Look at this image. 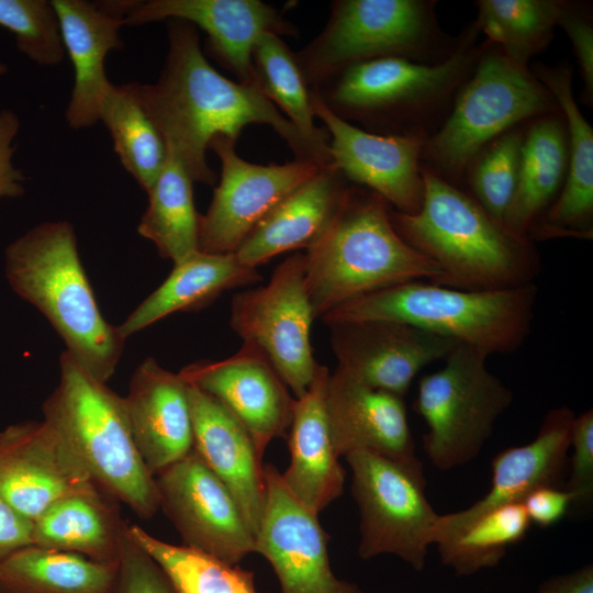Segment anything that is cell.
I'll return each instance as SVG.
<instances>
[{
  "instance_id": "obj_35",
  "label": "cell",
  "mask_w": 593,
  "mask_h": 593,
  "mask_svg": "<svg viewBox=\"0 0 593 593\" xmlns=\"http://www.w3.org/2000/svg\"><path fill=\"white\" fill-rule=\"evenodd\" d=\"M561 5L562 0H478L473 22L510 61L528 68L551 42Z\"/></svg>"
},
{
  "instance_id": "obj_21",
  "label": "cell",
  "mask_w": 593,
  "mask_h": 593,
  "mask_svg": "<svg viewBox=\"0 0 593 593\" xmlns=\"http://www.w3.org/2000/svg\"><path fill=\"white\" fill-rule=\"evenodd\" d=\"M97 486L44 422L0 432V496L30 521L70 493Z\"/></svg>"
},
{
  "instance_id": "obj_37",
  "label": "cell",
  "mask_w": 593,
  "mask_h": 593,
  "mask_svg": "<svg viewBox=\"0 0 593 593\" xmlns=\"http://www.w3.org/2000/svg\"><path fill=\"white\" fill-rule=\"evenodd\" d=\"M127 534L159 566L175 593H258L254 572L237 564L166 542L138 525H127Z\"/></svg>"
},
{
  "instance_id": "obj_43",
  "label": "cell",
  "mask_w": 593,
  "mask_h": 593,
  "mask_svg": "<svg viewBox=\"0 0 593 593\" xmlns=\"http://www.w3.org/2000/svg\"><path fill=\"white\" fill-rule=\"evenodd\" d=\"M113 593H175L159 566L131 539L127 527L122 540Z\"/></svg>"
},
{
  "instance_id": "obj_1",
  "label": "cell",
  "mask_w": 593,
  "mask_h": 593,
  "mask_svg": "<svg viewBox=\"0 0 593 593\" xmlns=\"http://www.w3.org/2000/svg\"><path fill=\"white\" fill-rule=\"evenodd\" d=\"M168 53L155 83L137 82L142 104L167 148L191 179L209 186L216 175L206 150L217 136L234 142L248 124L270 125L294 152L295 159L331 164L329 148L305 139L257 83L233 81L216 71L200 46L197 27L168 20Z\"/></svg>"
},
{
  "instance_id": "obj_9",
  "label": "cell",
  "mask_w": 593,
  "mask_h": 593,
  "mask_svg": "<svg viewBox=\"0 0 593 593\" xmlns=\"http://www.w3.org/2000/svg\"><path fill=\"white\" fill-rule=\"evenodd\" d=\"M434 0H337L323 31L295 54L303 77L316 88L343 68L401 57L438 63L451 56L460 34L441 30Z\"/></svg>"
},
{
  "instance_id": "obj_33",
  "label": "cell",
  "mask_w": 593,
  "mask_h": 593,
  "mask_svg": "<svg viewBox=\"0 0 593 593\" xmlns=\"http://www.w3.org/2000/svg\"><path fill=\"white\" fill-rule=\"evenodd\" d=\"M192 184L182 164L167 148L165 165L147 191L148 206L137 232L174 265L199 251L200 214L194 206Z\"/></svg>"
},
{
  "instance_id": "obj_11",
  "label": "cell",
  "mask_w": 593,
  "mask_h": 593,
  "mask_svg": "<svg viewBox=\"0 0 593 593\" xmlns=\"http://www.w3.org/2000/svg\"><path fill=\"white\" fill-rule=\"evenodd\" d=\"M345 459L351 469V494L360 516L359 557L368 560L393 555L423 571L440 514L426 496L421 460L367 450L349 452Z\"/></svg>"
},
{
  "instance_id": "obj_29",
  "label": "cell",
  "mask_w": 593,
  "mask_h": 593,
  "mask_svg": "<svg viewBox=\"0 0 593 593\" xmlns=\"http://www.w3.org/2000/svg\"><path fill=\"white\" fill-rule=\"evenodd\" d=\"M260 280L257 269L244 266L235 253L199 250L174 265L166 280L118 326L119 333L126 339L170 314L198 311L228 290Z\"/></svg>"
},
{
  "instance_id": "obj_17",
  "label": "cell",
  "mask_w": 593,
  "mask_h": 593,
  "mask_svg": "<svg viewBox=\"0 0 593 593\" xmlns=\"http://www.w3.org/2000/svg\"><path fill=\"white\" fill-rule=\"evenodd\" d=\"M328 326L339 369L365 385L401 398L424 367L444 360L458 345L444 336L393 321Z\"/></svg>"
},
{
  "instance_id": "obj_23",
  "label": "cell",
  "mask_w": 593,
  "mask_h": 593,
  "mask_svg": "<svg viewBox=\"0 0 593 593\" xmlns=\"http://www.w3.org/2000/svg\"><path fill=\"white\" fill-rule=\"evenodd\" d=\"M123 403L137 450L153 477L193 450L188 384L154 358L135 369Z\"/></svg>"
},
{
  "instance_id": "obj_15",
  "label": "cell",
  "mask_w": 593,
  "mask_h": 593,
  "mask_svg": "<svg viewBox=\"0 0 593 593\" xmlns=\"http://www.w3.org/2000/svg\"><path fill=\"white\" fill-rule=\"evenodd\" d=\"M265 507L256 552L271 564L280 593H363L355 583L338 579L329 563L328 535L318 515L287 488L271 463L264 465Z\"/></svg>"
},
{
  "instance_id": "obj_41",
  "label": "cell",
  "mask_w": 593,
  "mask_h": 593,
  "mask_svg": "<svg viewBox=\"0 0 593 593\" xmlns=\"http://www.w3.org/2000/svg\"><path fill=\"white\" fill-rule=\"evenodd\" d=\"M572 455L563 489L572 496V505L591 507L593 502V410L575 415L572 423Z\"/></svg>"
},
{
  "instance_id": "obj_7",
  "label": "cell",
  "mask_w": 593,
  "mask_h": 593,
  "mask_svg": "<svg viewBox=\"0 0 593 593\" xmlns=\"http://www.w3.org/2000/svg\"><path fill=\"white\" fill-rule=\"evenodd\" d=\"M60 377L43 404L44 422L93 483L141 518L159 510L155 478L133 439L123 396L83 370L65 350Z\"/></svg>"
},
{
  "instance_id": "obj_27",
  "label": "cell",
  "mask_w": 593,
  "mask_h": 593,
  "mask_svg": "<svg viewBox=\"0 0 593 593\" xmlns=\"http://www.w3.org/2000/svg\"><path fill=\"white\" fill-rule=\"evenodd\" d=\"M329 373L326 366L318 365L306 392L295 399L287 435L291 459L281 473L289 491L317 515L342 495L345 483L326 410Z\"/></svg>"
},
{
  "instance_id": "obj_44",
  "label": "cell",
  "mask_w": 593,
  "mask_h": 593,
  "mask_svg": "<svg viewBox=\"0 0 593 593\" xmlns=\"http://www.w3.org/2000/svg\"><path fill=\"white\" fill-rule=\"evenodd\" d=\"M19 130L18 114L11 109L0 110V198H19L24 193L25 176L12 161Z\"/></svg>"
},
{
  "instance_id": "obj_38",
  "label": "cell",
  "mask_w": 593,
  "mask_h": 593,
  "mask_svg": "<svg viewBox=\"0 0 593 593\" xmlns=\"http://www.w3.org/2000/svg\"><path fill=\"white\" fill-rule=\"evenodd\" d=\"M532 526L522 502L499 506L475 519L457 538L437 545L444 566L468 577L500 563L507 549L521 542Z\"/></svg>"
},
{
  "instance_id": "obj_20",
  "label": "cell",
  "mask_w": 593,
  "mask_h": 593,
  "mask_svg": "<svg viewBox=\"0 0 593 593\" xmlns=\"http://www.w3.org/2000/svg\"><path fill=\"white\" fill-rule=\"evenodd\" d=\"M168 20H182L203 30L211 55L243 83H256L251 55L261 34H298L273 7L259 0L131 1L124 25Z\"/></svg>"
},
{
  "instance_id": "obj_24",
  "label": "cell",
  "mask_w": 593,
  "mask_h": 593,
  "mask_svg": "<svg viewBox=\"0 0 593 593\" xmlns=\"http://www.w3.org/2000/svg\"><path fill=\"white\" fill-rule=\"evenodd\" d=\"M534 76L549 90L566 121L568 169L562 188L547 212L535 224L529 238L535 240L571 237L589 240L593 236V128L580 111L572 91V66L535 64Z\"/></svg>"
},
{
  "instance_id": "obj_42",
  "label": "cell",
  "mask_w": 593,
  "mask_h": 593,
  "mask_svg": "<svg viewBox=\"0 0 593 593\" xmlns=\"http://www.w3.org/2000/svg\"><path fill=\"white\" fill-rule=\"evenodd\" d=\"M558 26L571 42L583 82L582 100L593 103V19L592 5L582 1L562 0Z\"/></svg>"
},
{
  "instance_id": "obj_39",
  "label": "cell",
  "mask_w": 593,
  "mask_h": 593,
  "mask_svg": "<svg viewBox=\"0 0 593 593\" xmlns=\"http://www.w3.org/2000/svg\"><path fill=\"white\" fill-rule=\"evenodd\" d=\"M526 123L488 143L469 163L461 181L467 192L503 224L516 189Z\"/></svg>"
},
{
  "instance_id": "obj_26",
  "label": "cell",
  "mask_w": 593,
  "mask_h": 593,
  "mask_svg": "<svg viewBox=\"0 0 593 593\" xmlns=\"http://www.w3.org/2000/svg\"><path fill=\"white\" fill-rule=\"evenodd\" d=\"M326 410L339 457L356 450L416 457L404 398L365 385L337 367L328 376Z\"/></svg>"
},
{
  "instance_id": "obj_40",
  "label": "cell",
  "mask_w": 593,
  "mask_h": 593,
  "mask_svg": "<svg viewBox=\"0 0 593 593\" xmlns=\"http://www.w3.org/2000/svg\"><path fill=\"white\" fill-rule=\"evenodd\" d=\"M0 26L13 34L18 49L42 67L65 57L59 19L52 1L0 0Z\"/></svg>"
},
{
  "instance_id": "obj_3",
  "label": "cell",
  "mask_w": 593,
  "mask_h": 593,
  "mask_svg": "<svg viewBox=\"0 0 593 593\" xmlns=\"http://www.w3.org/2000/svg\"><path fill=\"white\" fill-rule=\"evenodd\" d=\"M471 22L460 33L455 53L427 64L385 57L343 68L316 88L340 119L356 121L380 135L426 139L447 116L452 100L471 75L484 46Z\"/></svg>"
},
{
  "instance_id": "obj_46",
  "label": "cell",
  "mask_w": 593,
  "mask_h": 593,
  "mask_svg": "<svg viewBox=\"0 0 593 593\" xmlns=\"http://www.w3.org/2000/svg\"><path fill=\"white\" fill-rule=\"evenodd\" d=\"M33 522L0 496V562L16 550L33 545Z\"/></svg>"
},
{
  "instance_id": "obj_10",
  "label": "cell",
  "mask_w": 593,
  "mask_h": 593,
  "mask_svg": "<svg viewBox=\"0 0 593 593\" xmlns=\"http://www.w3.org/2000/svg\"><path fill=\"white\" fill-rule=\"evenodd\" d=\"M488 354L458 344L438 370L419 379L413 410L425 421L423 448L447 471L479 456L513 392L486 367Z\"/></svg>"
},
{
  "instance_id": "obj_36",
  "label": "cell",
  "mask_w": 593,
  "mask_h": 593,
  "mask_svg": "<svg viewBox=\"0 0 593 593\" xmlns=\"http://www.w3.org/2000/svg\"><path fill=\"white\" fill-rule=\"evenodd\" d=\"M256 83L299 133L322 148H329L326 128L314 123L311 89L299 67L295 54L279 35L264 33L253 48Z\"/></svg>"
},
{
  "instance_id": "obj_30",
  "label": "cell",
  "mask_w": 593,
  "mask_h": 593,
  "mask_svg": "<svg viewBox=\"0 0 593 593\" xmlns=\"http://www.w3.org/2000/svg\"><path fill=\"white\" fill-rule=\"evenodd\" d=\"M119 503L98 486L65 495L33 521V545L116 563L127 527Z\"/></svg>"
},
{
  "instance_id": "obj_16",
  "label": "cell",
  "mask_w": 593,
  "mask_h": 593,
  "mask_svg": "<svg viewBox=\"0 0 593 593\" xmlns=\"http://www.w3.org/2000/svg\"><path fill=\"white\" fill-rule=\"evenodd\" d=\"M314 115L326 126L332 164L350 183L381 197L394 211L415 214L422 206V148L416 136L380 135L337 116L311 89Z\"/></svg>"
},
{
  "instance_id": "obj_18",
  "label": "cell",
  "mask_w": 593,
  "mask_h": 593,
  "mask_svg": "<svg viewBox=\"0 0 593 593\" xmlns=\"http://www.w3.org/2000/svg\"><path fill=\"white\" fill-rule=\"evenodd\" d=\"M179 374L217 400L243 424L261 458L272 439L287 437L295 398L255 346L243 343L235 355L193 362Z\"/></svg>"
},
{
  "instance_id": "obj_31",
  "label": "cell",
  "mask_w": 593,
  "mask_h": 593,
  "mask_svg": "<svg viewBox=\"0 0 593 593\" xmlns=\"http://www.w3.org/2000/svg\"><path fill=\"white\" fill-rule=\"evenodd\" d=\"M568 157V131L560 111L525 124L516 189L504 219L512 233L530 239V231L562 188Z\"/></svg>"
},
{
  "instance_id": "obj_4",
  "label": "cell",
  "mask_w": 593,
  "mask_h": 593,
  "mask_svg": "<svg viewBox=\"0 0 593 593\" xmlns=\"http://www.w3.org/2000/svg\"><path fill=\"white\" fill-rule=\"evenodd\" d=\"M4 272L11 289L47 318L77 363L107 383L125 339L98 306L72 224L44 222L19 236L5 248Z\"/></svg>"
},
{
  "instance_id": "obj_22",
  "label": "cell",
  "mask_w": 593,
  "mask_h": 593,
  "mask_svg": "<svg viewBox=\"0 0 593 593\" xmlns=\"http://www.w3.org/2000/svg\"><path fill=\"white\" fill-rule=\"evenodd\" d=\"M59 19L65 54L74 68V86L65 111L72 130L99 122L101 99L111 85L104 70L108 54L123 47L120 34L130 0H52Z\"/></svg>"
},
{
  "instance_id": "obj_19",
  "label": "cell",
  "mask_w": 593,
  "mask_h": 593,
  "mask_svg": "<svg viewBox=\"0 0 593 593\" xmlns=\"http://www.w3.org/2000/svg\"><path fill=\"white\" fill-rule=\"evenodd\" d=\"M574 417L570 407H555L546 413L532 441L496 454L491 460L489 492L465 510L439 515L434 545L451 541L483 514L523 502L536 489L563 488Z\"/></svg>"
},
{
  "instance_id": "obj_45",
  "label": "cell",
  "mask_w": 593,
  "mask_h": 593,
  "mask_svg": "<svg viewBox=\"0 0 593 593\" xmlns=\"http://www.w3.org/2000/svg\"><path fill=\"white\" fill-rule=\"evenodd\" d=\"M532 524L547 528L559 523L571 508L572 496L563 488L544 486L523 500Z\"/></svg>"
},
{
  "instance_id": "obj_5",
  "label": "cell",
  "mask_w": 593,
  "mask_h": 593,
  "mask_svg": "<svg viewBox=\"0 0 593 593\" xmlns=\"http://www.w3.org/2000/svg\"><path fill=\"white\" fill-rule=\"evenodd\" d=\"M390 213L381 197L349 186L329 225L303 254L315 317L394 284L439 281L438 267L398 234Z\"/></svg>"
},
{
  "instance_id": "obj_28",
  "label": "cell",
  "mask_w": 593,
  "mask_h": 593,
  "mask_svg": "<svg viewBox=\"0 0 593 593\" xmlns=\"http://www.w3.org/2000/svg\"><path fill=\"white\" fill-rule=\"evenodd\" d=\"M351 183L331 163L275 206L235 251L256 268L286 251L309 248L335 216Z\"/></svg>"
},
{
  "instance_id": "obj_48",
  "label": "cell",
  "mask_w": 593,
  "mask_h": 593,
  "mask_svg": "<svg viewBox=\"0 0 593 593\" xmlns=\"http://www.w3.org/2000/svg\"><path fill=\"white\" fill-rule=\"evenodd\" d=\"M8 71V66L0 59V77L5 75Z\"/></svg>"
},
{
  "instance_id": "obj_34",
  "label": "cell",
  "mask_w": 593,
  "mask_h": 593,
  "mask_svg": "<svg viewBox=\"0 0 593 593\" xmlns=\"http://www.w3.org/2000/svg\"><path fill=\"white\" fill-rule=\"evenodd\" d=\"M99 121L125 170L147 192L165 165L167 147L142 104L137 82L111 83L100 102Z\"/></svg>"
},
{
  "instance_id": "obj_6",
  "label": "cell",
  "mask_w": 593,
  "mask_h": 593,
  "mask_svg": "<svg viewBox=\"0 0 593 593\" xmlns=\"http://www.w3.org/2000/svg\"><path fill=\"white\" fill-rule=\"evenodd\" d=\"M536 299L535 283L471 291L415 280L356 298L321 318L327 325L378 320L405 323L490 356L513 353L524 344Z\"/></svg>"
},
{
  "instance_id": "obj_14",
  "label": "cell",
  "mask_w": 593,
  "mask_h": 593,
  "mask_svg": "<svg viewBox=\"0 0 593 593\" xmlns=\"http://www.w3.org/2000/svg\"><path fill=\"white\" fill-rule=\"evenodd\" d=\"M154 478L159 508L186 546L228 564L256 552V537L235 497L194 450Z\"/></svg>"
},
{
  "instance_id": "obj_32",
  "label": "cell",
  "mask_w": 593,
  "mask_h": 593,
  "mask_svg": "<svg viewBox=\"0 0 593 593\" xmlns=\"http://www.w3.org/2000/svg\"><path fill=\"white\" fill-rule=\"evenodd\" d=\"M119 562L30 545L0 562V593H113Z\"/></svg>"
},
{
  "instance_id": "obj_8",
  "label": "cell",
  "mask_w": 593,
  "mask_h": 593,
  "mask_svg": "<svg viewBox=\"0 0 593 593\" xmlns=\"http://www.w3.org/2000/svg\"><path fill=\"white\" fill-rule=\"evenodd\" d=\"M549 90L528 68L485 46L450 110L422 148V166L459 186L472 158L492 139L535 118L559 112Z\"/></svg>"
},
{
  "instance_id": "obj_25",
  "label": "cell",
  "mask_w": 593,
  "mask_h": 593,
  "mask_svg": "<svg viewBox=\"0 0 593 593\" xmlns=\"http://www.w3.org/2000/svg\"><path fill=\"white\" fill-rule=\"evenodd\" d=\"M187 384L193 450L231 491L256 537L266 495L262 458L247 429L226 407Z\"/></svg>"
},
{
  "instance_id": "obj_13",
  "label": "cell",
  "mask_w": 593,
  "mask_h": 593,
  "mask_svg": "<svg viewBox=\"0 0 593 593\" xmlns=\"http://www.w3.org/2000/svg\"><path fill=\"white\" fill-rule=\"evenodd\" d=\"M234 141L217 136L210 148L221 160V179L199 219V250L235 253L258 223L287 195L325 167L295 159L283 165L244 160Z\"/></svg>"
},
{
  "instance_id": "obj_47",
  "label": "cell",
  "mask_w": 593,
  "mask_h": 593,
  "mask_svg": "<svg viewBox=\"0 0 593 593\" xmlns=\"http://www.w3.org/2000/svg\"><path fill=\"white\" fill-rule=\"evenodd\" d=\"M535 593H593V566L586 563L571 572L547 579Z\"/></svg>"
},
{
  "instance_id": "obj_2",
  "label": "cell",
  "mask_w": 593,
  "mask_h": 593,
  "mask_svg": "<svg viewBox=\"0 0 593 593\" xmlns=\"http://www.w3.org/2000/svg\"><path fill=\"white\" fill-rule=\"evenodd\" d=\"M424 197L415 214L391 208L398 234L441 272L436 284L484 291L534 283L535 243L512 233L466 190L422 168Z\"/></svg>"
},
{
  "instance_id": "obj_12",
  "label": "cell",
  "mask_w": 593,
  "mask_h": 593,
  "mask_svg": "<svg viewBox=\"0 0 593 593\" xmlns=\"http://www.w3.org/2000/svg\"><path fill=\"white\" fill-rule=\"evenodd\" d=\"M314 318L302 253L282 261L266 286L232 299V328L266 356L295 399L306 392L320 365L310 337Z\"/></svg>"
}]
</instances>
